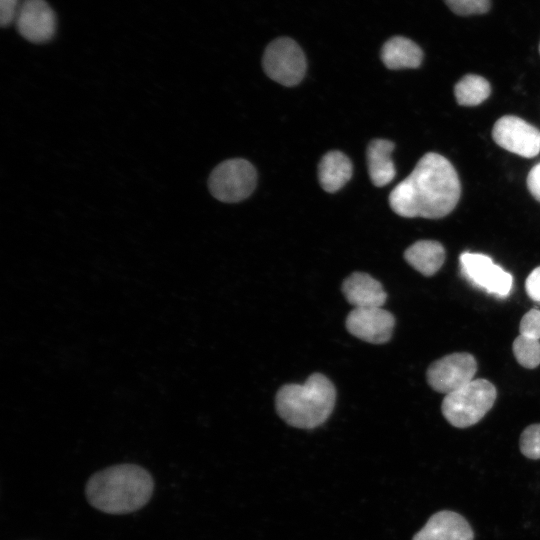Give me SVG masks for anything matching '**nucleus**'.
Wrapping results in <instances>:
<instances>
[{"mask_svg":"<svg viewBox=\"0 0 540 540\" xmlns=\"http://www.w3.org/2000/svg\"><path fill=\"white\" fill-rule=\"evenodd\" d=\"M460 193L459 177L452 164L431 152L391 191L389 203L402 217L441 218L455 208Z\"/></svg>","mask_w":540,"mask_h":540,"instance_id":"obj_1","label":"nucleus"},{"mask_svg":"<svg viewBox=\"0 0 540 540\" xmlns=\"http://www.w3.org/2000/svg\"><path fill=\"white\" fill-rule=\"evenodd\" d=\"M153 490V478L145 468L125 463L94 473L86 483L85 495L97 510L122 515L145 506Z\"/></svg>","mask_w":540,"mask_h":540,"instance_id":"obj_2","label":"nucleus"},{"mask_svg":"<svg viewBox=\"0 0 540 540\" xmlns=\"http://www.w3.org/2000/svg\"><path fill=\"white\" fill-rule=\"evenodd\" d=\"M336 402L333 383L321 373L311 374L303 384L282 386L275 398L278 415L290 426L313 429L331 415Z\"/></svg>","mask_w":540,"mask_h":540,"instance_id":"obj_3","label":"nucleus"},{"mask_svg":"<svg viewBox=\"0 0 540 540\" xmlns=\"http://www.w3.org/2000/svg\"><path fill=\"white\" fill-rule=\"evenodd\" d=\"M496 397L497 390L490 381L472 380L445 396L441 405L442 414L452 426L466 428L478 423L486 415Z\"/></svg>","mask_w":540,"mask_h":540,"instance_id":"obj_4","label":"nucleus"},{"mask_svg":"<svg viewBox=\"0 0 540 540\" xmlns=\"http://www.w3.org/2000/svg\"><path fill=\"white\" fill-rule=\"evenodd\" d=\"M257 174L245 159H229L216 166L210 174L208 185L211 194L226 203L247 198L256 186Z\"/></svg>","mask_w":540,"mask_h":540,"instance_id":"obj_5","label":"nucleus"},{"mask_svg":"<svg viewBox=\"0 0 540 540\" xmlns=\"http://www.w3.org/2000/svg\"><path fill=\"white\" fill-rule=\"evenodd\" d=\"M262 65L269 78L284 86L297 85L307 66L301 47L288 37L277 38L266 47Z\"/></svg>","mask_w":540,"mask_h":540,"instance_id":"obj_6","label":"nucleus"},{"mask_svg":"<svg viewBox=\"0 0 540 540\" xmlns=\"http://www.w3.org/2000/svg\"><path fill=\"white\" fill-rule=\"evenodd\" d=\"M476 370L477 362L473 355L452 353L431 363L426 377L432 389L447 395L470 383Z\"/></svg>","mask_w":540,"mask_h":540,"instance_id":"obj_7","label":"nucleus"},{"mask_svg":"<svg viewBox=\"0 0 540 540\" xmlns=\"http://www.w3.org/2000/svg\"><path fill=\"white\" fill-rule=\"evenodd\" d=\"M492 136L500 147L522 157L532 158L540 152V131L517 116L498 119Z\"/></svg>","mask_w":540,"mask_h":540,"instance_id":"obj_8","label":"nucleus"},{"mask_svg":"<svg viewBox=\"0 0 540 540\" xmlns=\"http://www.w3.org/2000/svg\"><path fill=\"white\" fill-rule=\"evenodd\" d=\"M461 270L473 285L498 297H506L512 288V275L493 263L483 254L463 253L460 256Z\"/></svg>","mask_w":540,"mask_h":540,"instance_id":"obj_9","label":"nucleus"},{"mask_svg":"<svg viewBox=\"0 0 540 540\" xmlns=\"http://www.w3.org/2000/svg\"><path fill=\"white\" fill-rule=\"evenodd\" d=\"M345 325L356 338L372 344H383L392 336L395 318L382 307L354 308L347 315Z\"/></svg>","mask_w":540,"mask_h":540,"instance_id":"obj_10","label":"nucleus"},{"mask_svg":"<svg viewBox=\"0 0 540 540\" xmlns=\"http://www.w3.org/2000/svg\"><path fill=\"white\" fill-rule=\"evenodd\" d=\"M20 35L33 43L49 41L55 34L56 16L45 0H24L15 19Z\"/></svg>","mask_w":540,"mask_h":540,"instance_id":"obj_11","label":"nucleus"},{"mask_svg":"<svg viewBox=\"0 0 540 540\" xmlns=\"http://www.w3.org/2000/svg\"><path fill=\"white\" fill-rule=\"evenodd\" d=\"M474 533L460 514L442 510L433 514L412 540H473Z\"/></svg>","mask_w":540,"mask_h":540,"instance_id":"obj_12","label":"nucleus"},{"mask_svg":"<svg viewBox=\"0 0 540 540\" xmlns=\"http://www.w3.org/2000/svg\"><path fill=\"white\" fill-rule=\"evenodd\" d=\"M342 292L354 308L382 307L387 294L381 283L364 272H353L342 284Z\"/></svg>","mask_w":540,"mask_h":540,"instance_id":"obj_13","label":"nucleus"},{"mask_svg":"<svg viewBox=\"0 0 540 540\" xmlns=\"http://www.w3.org/2000/svg\"><path fill=\"white\" fill-rule=\"evenodd\" d=\"M381 60L393 70L417 68L423 59L421 48L412 40L395 36L387 40L381 48Z\"/></svg>","mask_w":540,"mask_h":540,"instance_id":"obj_14","label":"nucleus"},{"mask_svg":"<svg viewBox=\"0 0 540 540\" xmlns=\"http://www.w3.org/2000/svg\"><path fill=\"white\" fill-rule=\"evenodd\" d=\"M394 143L386 139H375L367 148L369 176L372 183L382 187L390 183L396 174L391 153Z\"/></svg>","mask_w":540,"mask_h":540,"instance_id":"obj_15","label":"nucleus"},{"mask_svg":"<svg viewBox=\"0 0 540 540\" xmlns=\"http://www.w3.org/2000/svg\"><path fill=\"white\" fill-rule=\"evenodd\" d=\"M406 262L425 276L434 275L443 265L445 250L441 243L421 240L412 244L404 252Z\"/></svg>","mask_w":540,"mask_h":540,"instance_id":"obj_16","label":"nucleus"},{"mask_svg":"<svg viewBox=\"0 0 540 540\" xmlns=\"http://www.w3.org/2000/svg\"><path fill=\"white\" fill-rule=\"evenodd\" d=\"M352 170V163L345 154L340 151H330L319 163V182L325 191L336 192L350 180Z\"/></svg>","mask_w":540,"mask_h":540,"instance_id":"obj_17","label":"nucleus"},{"mask_svg":"<svg viewBox=\"0 0 540 540\" xmlns=\"http://www.w3.org/2000/svg\"><path fill=\"white\" fill-rule=\"evenodd\" d=\"M489 82L479 75L468 74L461 78L454 88L457 102L463 106H475L490 95Z\"/></svg>","mask_w":540,"mask_h":540,"instance_id":"obj_18","label":"nucleus"},{"mask_svg":"<svg viewBox=\"0 0 540 540\" xmlns=\"http://www.w3.org/2000/svg\"><path fill=\"white\" fill-rule=\"evenodd\" d=\"M513 353L517 362L525 368L533 369L540 364V342L519 335L513 342Z\"/></svg>","mask_w":540,"mask_h":540,"instance_id":"obj_19","label":"nucleus"},{"mask_svg":"<svg viewBox=\"0 0 540 540\" xmlns=\"http://www.w3.org/2000/svg\"><path fill=\"white\" fill-rule=\"evenodd\" d=\"M519 447L529 459H540V423L532 424L524 429L520 436Z\"/></svg>","mask_w":540,"mask_h":540,"instance_id":"obj_20","label":"nucleus"},{"mask_svg":"<svg viewBox=\"0 0 540 540\" xmlns=\"http://www.w3.org/2000/svg\"><path fill=\"white\" fill-rule=\"evenodd\" d=\"M446 5L457 15L469 16L484 14L490 9V0H444Z\"/></svg>","mask_w":540,"mask_h":540,"instance_id":"obj_21","label":"nucleus"},{"mask_svg":"<svg viewBox=\"0 0 540 540\" xmlns=\"http://www.w3.org/2000/svg\"><path fill=\"white\" fill-rule=\"evenodd\" d=\"M520 335L533 339L540 338V310L531 309L521 319L519 325Z\"/></svg>","mask_w":540,"mask_h":540,"instance_id":"obj_22","label":"nucleus"},{"mask_svg":"<svg viewBox=\"0 0 540 540\" xmlns=\"http://www.w3.org/2000/svg\"><path fill=\"white\" fill-rule=\"evenodd\" d=\"M20 5V0H0L1 26L5 27L15 21Z\"/></svg>","mask_w":540,"mask_h":540,"instance_id":"obj_23","label":"nucleus"},{"mask_svg":"<svg viewBox=\"0 0 540 540\" xmlns=\"http://www.w3.org/2000/svg\"><path fill=\"white\" fill-rule=\"evenodd\" d=\"M527 295L534 301L540 302V266L535 268L525 282Z\"/></svg>","mask_w":540,"mask_h":540,"instance_id":"obj_24","label":"nucleus"},{"mask_svg":"<svg viewBox=\"0 0 540 540\" xmlns=\"http://www.w3.org/2000/svg\"><path fill=\"white\" fill-rule=\"evenodd\" d=\"M527 185L533 197L540 202V163L530 170Z\"/></svg>","mask_w":540,"mask_h":540,"instance_id":"obj_25","label":"nucleus"},{"mask_svg":"<svg viewBox=\"0 0 540 540\" xmlns=\"http://www.w3.org/2000/svg\"><path fill=\"white\" fill-rule=\"evenodd\" d=\"M539 52H540V45H539Z\"/></svg>","mask_w":540,"mask_h":540,"instance_id":"obj_26","label":"nucleus"}]
</instances>
